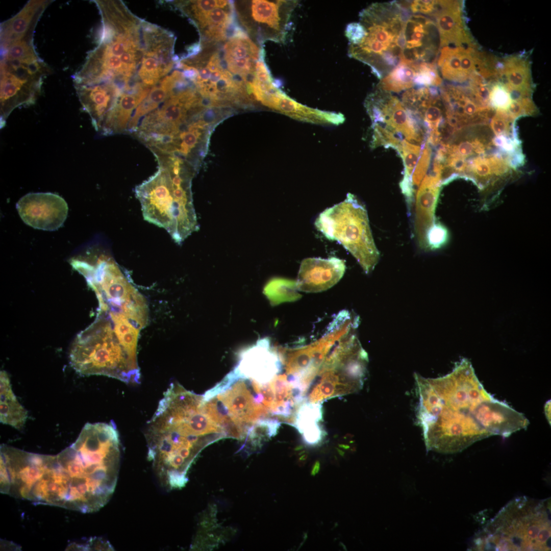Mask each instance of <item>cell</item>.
<instances>
[{
    "instance_id": "obj_26",
    "label": "cell",
    "mask_w": 551,
    "mask_h": 551,
    "mask_svg": "<svg viewBox=\"0 0 551 551\" xmlns=\"http://www.w3.org/2000/svg\"><path fill=\"white\" fill-rule=\"evenodd\" d=\"M151 89L136 87L122 91L117 102L105 118L99 132L104 135L127 131L133 111L146 97Z\"/></svg>"
},
{
    "instance_id": "obj_9",
    "label": "cell",
    "mask_w": 551,
    "mask_h": 551,
    "mask_svg": "<svg viewBox=\"0 0 551 551\" xmlns=\"http://www.w3.org/2000/svg\"><path fill=\"white\" fill-rule=\"evenodd\" d=\"M51 69L39 57L1 60V128L18 107L35 103Z\"/></svg>"
},
{
    "instance_id": "obj_43",
    "label": "cell",
    "mask_w": 551,
    "mask_h": 551,
    "mask_svg": "<svg viewBox=\"0 0 551 551\" xmlns=\"http://www.w3.org/2000/svg\"><path fill=\"white\" fill-rule=\"evenodd\" d=\"M550 407V401L547 402L545 404V407H544V408H545L544 409H545V413L546 417L548 418V421H549V417L550 418V416L549 415V411H550V408H549Z\"/></svg>"
},
{
    "instance_id": "obj_24",
    "label": "cell",
    "mask_w": 551,
    "mask_h": 551,
    "mask_svg": "<svg viewBox=\"0 0 551 551\" xmlns=\"http://www.w3.org/2000/svg\"><path fill=\"white\" fill-rule=\"evenodd\" d=\"M531 67L528 56L520 54L509 55L500 62L499 81L512 99L531 97L534 89Z\"/></svg>"
},
{
    "instance_id": "obj_7",
    "label": "cell",
    "mask_w": 551,
    "mask_h": 551,
    "mask_svg": "<svg viewBox=\"0 0 551 551\" xmlns=\"http://www.w3.org/2000/svg\"><path fill=\"white\" fill-rule=\"evenodd\" d=\"M316 229L327 239L341 244L356 259L366 273L380 258L365 207L351 193L342 202L324 210L316 219Z\"/></svg>"
},
{
    "instance_id": "obj_18",
    "label": "cell",
    "mask_w": 551,
    "mask_h": 551,
    "mask_svg": "<svg viewBox=\"0 0 551 551\" xmlns=\"http://www.w3.org/2000/svg\"><path fill=\"white\" fill-rule=\"evenodd\" d=\"M474 417L478 424L491 436L507 437L527 428L528 419L508 404L493 397L481 402L476 407Z\"/></svg>"
},
{
    "instance_id": "obj_23",
    "label": "cell",
    "mask_w": 551,
    "mask_h": 551,
    "mask_svg": "<svg viewBox=\"0 0 551 551\" xmlns=\"http://www.w3.org/2000/svg\"><path fill=\"white\" fill-rule=\"evenodd\" d=\"M439 178L426 175L418 187L415 199V233L419 245L427 248V237L433 226V215L439 191Z\"/></svg>"
},
{
    "instance_id": "obj_36",
    "label": "cell",
    "mask_w": 551,
    "mask_h": 551,
    "mask_svg": "<svg viewBox=\"0 0 551 551\" xmlns=\"http://www.w3.org/2000/svg\"><path fill=\"white\" fill-rule=\"evenodd\" d=\"M372 136L371 146L372 148L383 146L386 148L391 147L398 151L403 139H401L391 131L378 124H372Z\"/></svg>"
},
{
    "instance_id": "obj_3",
    "label": "cell",
    "mask_w": 551,
    "mask_h": 551,
    "mask_svg": "<svg viewBox=\"0 0 551 551\" xmlns=\"http://www.w3.org/2000/svg\"><path fill=\"white\" fill-rule=\"evenodd\" d=\"M159 169L135 190L146 221L164 229L181 244L199 229L191 192V172L180 160L157 158Z\"/></svg>"
},
{
    "instance_id": "obj_31",
    "label": "cell",
    "mask_w": 551,
    "mask_h": 551,
    "mask_svg": "<svg viewBox=\"0 0 551 551\" xmlns=\"http://www.w3.org/2000/svg\"><path fill=\"white\" fill-rule=\"evenodd\" d=\"M422 147V146L403 139L397 152L403 160L405 167L404 177L399 186L409 206L413 201L414 193L411 182L412 175L420 156Z\"/></svg>"
},
{
    "instance_id": "obj_17",
    "label": "cell",
    "mask_w": 551,
    "mask_h": 551,
    "mask_svg": "<svg viewBox=\"0 0 551 551\" xmlns=\"http://www.w3.org/2000/svg\"><path fill=\"white\" fill-rule=\"evenodd\" d=\"M463 10L462 1H437L430 16L438 31L440 49L445 46H475L466 24Z\"/></svg>"
},
{
    "instance_id": "obj_27",
    "label": "cell",
    "mask_w": 551,
    "mask_h": 551,
    "mask_svg": "<svg viewBox=\"0 0 551 551\" xmlns=\"http://www.w3.org/2000/svg\"><path fill=\"white\" fill-rule=\"evenodd\" d=\"M183 76V73L181 70H174L153 87L146 97L135 109L127 132L132 134L142 118L157 109L167 99Z\"/></svg>"
},
{
    "instance_id": "obj_32",
    "label": "cell",
    "mask_w": 551,
    "mask_h": 551,
    "mask_svg": "<svg viewBox=\"0 0 551 551\" xmlns=\"http://www.w3.org/2000/svg\"><path fill=\"white\" fill-rule=\"evenodd\" d=\"M296 281L274 278L265 285L263 293L272 306L297 300L302 297L298 292Z\"/></svg>"
},
{
    "instance_id": "obj_34",
    "label": "cell",
    "mask_w": 551,
    "mask_h": 551,
    "mask_svg": "<svg viewBox=\"0 0 551 551\" xmlns=\"http://www.w3.org/2000/svg\"><path fill=\"white\" fill-rule=\"evenodd\" d=\"M414 83L416 87H440L442 84V80L436 62L417 63V73Z\"/></svg>"
},
{
    "instance_id": "obj_2",
    "label": "cell",
    "mask_w": 551,
    "mask_h": 551,
    "mask_svg": "<svg viewBox=\"0 0 551 551\" xmlns=\"http://www.w3.org/2000/svg\"><path fill=\"white\" fill-rule=\"evenodd\" d=\"M102 19L97 45L73 76L74 85L113 83L123 91L136 85L147 49V21L122 1H94Z\"/></svg>"
},
{
    "instance_id": "obj_29",
    "label": "cell",
    "mask_w": 551,
    "mask_h": 551,
    "mask_svg": "<svg viewBox=\"0 0 551 551\" xmlns=\"http://www.w3.org/2000/svg\"><path fill=\"white\" fill-rule=\"evenodd\" d=\"M417 73V63L403 61L380 80L377 88L390 93H398L414 86Z\"/></svg>"
},
{
    "instance_id": "obj_11",
    "label": "cell",
    "mask_w": 551,
    "mask_h": 551,
    "mask_svg": "<svg viewBox=\"0 0 551 551\" xmlns=\"http://www.w3.org/2000/svg\"><path fill=\"white\" fill-rule=\"evenodd\" d=\"M364 106L372 124H380L400 138L423 146L427 137L424 127L391 93L377 88L366 97Z\"/></svg>"
},
{
    "instance_id": "obj_19",
    "label": "cell",
    "mask_w": 551,
    "mask_h": 551,
    "mask_svg": "<svg viewBox=\"0 0 551 551\" xmlns=\"http://www.w3.org/2000/svg\"><path fill=\"white\" fill-rule=\"evenodd\" d=\"M345 268V261L335 257L306 258L298 273V290L311 293L328 290L342 278Z\"/></svg>"
},
{
    "instance_id": "obj_4",
    "label": "cell",
    "mask_w": 551,
    "mask_h": 551,
    "mask_svg": "<svg viewBox=\"0 0 551 551\" xmlns=\"http://www.w3.org/2000/svg\"><path fill=\"white\" fill-rule=\"evenodd\" d=\"M550 499H513L475 535L476 550H550Z\"/></svg>"
},
{
    "instance_id": "obj_41",
    "label": "cell",
    "mask_w": 551,
    "mask_h": 551,
    "mask_svg": "<svg viewBox=\"0 0 551 551\" xmlns=\"http://www.w3.org/2000/svg\"><path fill=\"white\" fill-rule=\"evenodd\" d=\"M345 34L348 40V44H356L364 36L365 30L360 22H351L346 26Z\"/></svg>"
},
{
    "instance_id": "obj_15",
    "label": "cell",
    "mask_w": 551,
    "mask_h": 551,
    "mask_svg": "<svg viewBox=\"0 0 551 551\" xmlns=\"http://www.w3.org/2000/svg\"><path fill=\"white\" fill-rule=\"evenodd\" d=\"M282 365L276 347H271L269 339L264 338L241 354L238 365L230 374L235 379H249L263 384L271 382Z\"/></svg>"
},
{
    "instance_id": "obj_33",
    "label": "cell",
    "mask_w": 551,
    "mask_h": 551,
    "mask_svg": "<svg viewBox=\"0 0 551 551\" xmlns=\"http://www.w3.org/2000/svg\"><path fill=\"white\" fill-rule=\"evenodd\" d=\"M322 417L321 403L306 402L298 407L292 425L301 434L307 427L322 421Z\"/></svg>"
},
{
    "instance_id": "obj_39",
    "label": "cell",
    "mask_w": 551,
    "mask_h": 551,
    "mask_svg": "<svg viewBox=\"0 0 551 551\" xmlns=\"http://www.w3.org/2000/svg\"><path fill=\"white\" fill-rule=\"evenodd\" d=\"M303 441L307 445L314 446L322 441L326 435L325 431L318 423L305 428L300 434Z\"/></svg>"
},
{
    "instance_id": "obj_14",
    "label": "cell",
    "mask_w": 551,
    "mask_h": 551,
    "mask_svg": "<svg viewBox=\"0 0 551 551\" xmlns=\"http://www.w3.org/2000/svg\"><path fill=\"white\" fill-rule=\"evenodd\" d=\"M18 213L27 225L53 231L61 227L68 214V205L60 195L51 192L29 193L17 203Z\"/></svg>"
},
{
    "instance_id": "obj_38",
    "label": "cell",
    "mask_w": 551,
    "mask_h": 551,
    "mask_svg": "<svg viewBox=\"0 0 551 551\" xmlns=\"http://www.w3.org/2000/svg\"><path fill=\"white\" fill-rule=\"evenodd\" d=\"M537 108L531 97L512 99V102L506 112L511 119L522 115H532L537 113Z\"/></svg>"
},
{
    "instance_id": "obj_35",
    "label": "cell",
    "mask_w": 551,
    "mask_h": 551,
    "mask_svg": "<svg viewBox=\"0 0 551 551\" xmlns=\"http://www.w3.org/2000/svg\"><path fill=\"white\" fill-rule=\"evenodd\" d=\"M489 101L492 109L506 113L512 102V97L505 85L498 80L490 83Z\"/></svg>"
},
{
    "instance_id": "obj_1",
    "label": "cell",
    "mask_w": 551,
    "mask_h": 551,
    "mask_svg": "<svg viewBox=\"0 0 551 551\" xmlns=\"http://www.w3.org/2000/svg\"><path fill=\"white\" fill-rule=\"evenodd\" d=\"M414 378L416 418L428 451L456 453L491 436L475 421L473 413L479 403L493 396L468 361L462 360L442 377L425 378L415 373Z\"/></svg>"
},
{
    "instance_id": "obj_25",
    "label": "cell",
    "mask_w": 551,
    "mask_h": 551,
    "mask_svg": "<svg viewBox=\"0 0 551 551\" xmlns=\"http://www.w3.org/2000/svg\"><path fill=\"white\" fill-rule=\"evenodd\" d=\"M51 1H29L15 16L1 25V46L33 36L37 23Z\"/></svg>"
},
{
    "instance_id": "obj_10",
    "label": "cell",
    "mask_w": 551,
    "mask_h": 551,
    "mask_svg": "<svg viewBox=\"0 0 551 551\" xmlns=\"http://www.w3.org/2000/svg\"><path fill=\"white\" fill-rule=\"evenodd\" d=\"M169 3L187 17L197 28L201 43L225 41L233 35L235 22L234 3L228 1H174Z\"/></svg>"
},
{
    "instance_id": "obj_8",
    "label": "cell",
    "mask_w": 551,
    "mask_h": 551,
    "mask_svg": "<svg viewBox=\"0 0 551 551\" xmlns=\"http://www.w3.org/2000/svg\"><path fill=\"white\" fill-rule=\"evenodd\" d=\"M69 263L95 292L99 305L124 309L147 307L142 295L129 282L111 256L103 253L71 258Z\"/></svg>"
},
{
    "instance_id": "obj_30",
    "label": "cell",
    "mask_w": 551,
    "mask_h": 551,
    "mask_svg": "<svg viewBox=\"0 0 551 551\" xmlns=\"http://www.w3.org/2000/svg\"><path fill=\"white\" fill-rule=\"evenodd\" d=\"M463 46H445L439 49L436 64L443 79L454 83H464L461 69Z\"/></svg>"
},
{
    "instance_id": "obj_16",
    "label": "cell",
    "mask_w": 551,
    "mask_h": 551,
    "mask_svg": "<svg viewBox=\"0 0 551 551\" xmlns=\"http://www.w3.org/2000/svg\"><path fill=\"white\" fill-rule=\"evenodd\" d=\"M224 41L222 47L218 49L221 63L248 89L255 75L256 63L264 56V49L247 35H235Z\"/></svg>"
},
{
    "instance_id": "obj_13",
    "label": "cell",
    "mask_w": 551,
    "mask_h": 551,
    "mask_svg": "<svg viewBox=\"0 0 551 551\" xmlns=\"http://www.w3.org/2000/svg\"><path fill=\"white\" fill-rule=\"evenodd\" d=\"M402 39L400 61L411 63L436 62L439 38L432 18L412 13L404 23Z\"/></svg>"
},
{
    "instance_id": "obj_22",
    "label": "cell",
    "mask_w": 551,
    "mask_h": 551,
    "mask_svg": "<svg viewBox=\"0 0 551 551\" xmlns=\"http://www.w3.org/2000/svg\"><path fill=\"white\" fill-rule=\"evenodd\" d=\"M262 104L294 119L306 122L339 125L343 121L341 113L322 111L303 105L279 88L269 94Z\"/></svg>"
},
{
    "instance_id": "obj_5",
    "label": "cell",
    "mask_w": 551,
    "mask_h": 551,
    "mask_svg": "<svg viewBox=\"0 0 551 551\" xmlns=\"http://www.w3.org/2000/svg\"><path fill=\"white\" fill-rule=\"evenodd\" d=\"M69 359L81 375H105L127 384L140 382L137 353L120 343L106 311H98L95 320L77 336Z\"/></svg>"
},
{
    "instance_id": "obj_42",
    "label": "cell",
    "mask_w": 551,
    "mask_h": 551,
    "mask_svg": "<svg viewBox=\"0 0 551 551\" xmlns=\"http://www.w3.org/2000/svg\"><path fill=\"white\" fill-rule=\"evenodd\" d=\"M320 465L319 462L318 461H316L314 463V465H313V466L312 467V470H311V474L312 475H313V476L315 475L319 472V469H320Z\"/></svg>"
},
{
    "instance_id": "obj_12",
    "label": "cell",
    "mask_w": 551,
    "mask_h": 551,
    "mask_svg": "<svg viewBox=\"0 0 551 551\" xmlns=\"http://www.w3.org/2000/svg\"><path fill=\"white\" fill-rule=\"evenodd\" d=\"M244 11L235 10L242 24L254 33L260 42H284L297 1L253 0L244 2Z\"/></svg>"
},
{
    "instance_id": "obj_40",
    "label": "cell",
    "mask_w": 551,
    "mask_h": 551,
    "mask_svg": "<svg viewBox=\"0 0 551 551\" xmlns=\"http://www.w3.org/2000/svg\"><path fill=\"white\" fill-rule=\"evenodd\" d=\"M437 1H409V9L412 14L430 16L435 10Z\"/></svg>"
},
{
    "instance_id": "obj_20",
    "label": "cell",
    "mask_w": 551,
    "mask_h": 551,
    "mask_svg": "<svg viewBox=\"0 0 551 551\" xmlns=\"http://www.w3.org/2000/svg\"><path fill=\"white\" fill-rule=\"evenodd\" d=\"M216 397L224 407L234 424L244 433V424L254 423L268 413L258 394L255 398L241 380Z\"/></svg>"
},
{
    "instance_id": "obj_37",
    "label": "cell",
    "mask_w": 551,
    "mask_h": 551,
    "mask_svg": "<svg viewBox=\"0 0 551 551\" xmlns=\"http://www.w3.org/2000/svg\"><path fill=\"white\" fill-rule=\"evenodd\" d=\"M422 149L420 158L411 178L412 185L414 192L415 189L420 184L429 169L432 155L431 146L426 141L423 144Z\"/></svg>"
},
{
    "instance_id": "obj_21",
    "label": "cell",
    "mask_w": 551,
    "mask_h": 551,
    "mask_svg": "<svg viewBox=\"0 0 551 551\" xmlns=\"http://www.w3.org/2000/svg\"><path fill=\"white\" fill-rule=\"evenodd\" d=\"M74 86L83 109L90 116L95 129L99 132L122 90L116 84L109 82Z\"/></svg>"
},
{
    "instance_id": "obj_28",
    "label": "cell",
    "mask_w": 551,
    "mask_h": 551,
    "mask_svg": "<svg viewBox=\"0 0 551 551\" xmlns=\"http://www.w3.org/2000/svg\"><path fill=\"white\" fill-rule=\"evenodd\" d=\"M0 420L17 430L24 425L28 412L19 403L12 391L9 377L5 371L0 375Z\"/></svg>"
},
{
    "instance_id": "obj_6",
    "label": "cell",
    "mask_w": 551,
    "mask_h": 551,
    "mask_svg": "<svg viewBox=\"0 0 551 551\" xmlns=\"http://www.w3.org/2000/svg\"><path fill=\"white\" fill-rule=\"evenodd\" d=\"M412 14L408 1L372 3L359 13L362 39L348 44V56L368 66L380 80L400 62L404 23Z\"/></svg>"
}]
</instances>
